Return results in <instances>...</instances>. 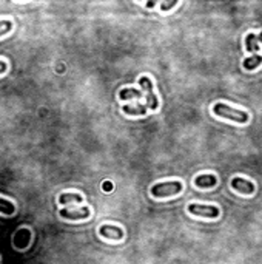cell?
<instances>
[{
    "label": "cell",
    "mask_w": 262,
    "mask_h": 264,
    "mask_svg": "<svg viewBox=\"0 0 262 264\" xmlns=\"http://www.w3.org/2000/svg\"><path fill=\"white\" fill-rule=\"evenodd\" d=\"M188 212L198 216H205V218H218L219 216V209L216 205H204V204H190Z\"/></svg>",
    "instance_id": "cell-3"
},
{
    "label": "cell",
    "mask_w": 262,
    "mask_h": 264,
    "mask_svg": "<svg viewBox=\"0 0 262 264\" xmlns=\"http://www.w3.org/2000/svg\"><path fill=\"white\" fill-rule=\"evenodd\" d=\"M146 105H138V107H131V105H125L123 111L125 114H131V116H144L146 114Z\"/></svg>",
    "instance_id": "cell-13"
},
{
    "label": "cell",
    "mask_w": 262,
    "mask_h": 264,
    "mask_svg": "<svg viewBox=\"0 0 262 264\" xmlns=\"http://www.w3.org/2000/svg\"><path fill=\"white\" fill-rule=\"evenodd\" d=\"M139 84L142 87V90L145 91V96H146V107H150L151 110H156L159 107V100L153 91V85H151V80L148 77H141L139 79Z\"/></svg>",
    "instance_id": "cell-4"
},
{
    "label": "cell",
    "mask_w": 262,
    "mask_h": 264,
    "mask_svg": "<svg viewBox=\"0 0 262 264\" xmlns=\"http://www.w3.org/2000/svg\"><path fill=\"white\" fill-rule=\"evenodd\" d=\"M258 39H259V42H262V33H261L259 36H258Z\"/></svg>",
    "instance_id": "cell-21"
},
{
    "label": "cell",
    "mask_w": 262,
    "mask_h": 264,
    "mask_svg": "<svg viewBox=\"0 0 262 264\" xmlns=\"http://www.w3.org/2000/svg\"><path fill=\"white\" fill-rule=\"evenodd\" d=\"M104 190H105V192L113 190V184H111V182H104Z\"/></svg>",
    "instance_id": "cell-19"
},
{
    "label": "cell",
    "mask_w": 262,
    "mask_h": 264,
    "mask_svg": "<svg viewBox=\"0 0 262 264\" xmlns=\"http://www.w3.org/2000/svg\"><path fill=\"white\" fill-rule=\"evenodd\" d=\"M176 5H177V0H173V2H170V3H168V2H164V3L161 5V9H162V11H168V9H172V8L176 6Z\"/></svg>",
    "instance_id": "cell-17"
},
{
    "label": "cell",
    "mask_w": 262,
    "mask_h": 264,
    "mask_svg": "<svg viewBox=\"0 0 262 264\" xmlns=\"http://www.w3.org/2000/svg\"><path fill=\"white\" fill-rule=\"evenodd\" d=\"M100 236L104 238H108V239H122L123 238V231L117 226H110V224H105L100 227L99 231Z\"/></svg>",
    "instance_id": "cell-7"
},
{
    "label": "cell",
    "mask_w": 262,
    "mask_h": 264,
    "mask_svg": "<svg viewBox=\"0 0 262 264\" xmlns=\"http://www.w3.org/2000/svg\"><path fill=\"white\" fill-rule=\"evenodd\" d=\"M31 241V231L28 229H20L14 235V247L16 249H27Z\"/></svg>",
    "instance_id": "cell-8"
},
{
    "label": "cell",
    "mask_w": 262,
    "mask_h": 264,
    "mask_svg": "<svg viewBox=\"0 0 262 264\" xmlns=\"http://www.w3.org/2000/svg\"><path fill=\"white\" fill-rule=\"evenodd\" d=\"M213 111H214L216 116H221V118H225V119H232V121L239 122V124H245L248 121V114L245 111L232 108L230 105H225V104H216Z\"/></svg>",
    "instance_id": "cell-1"
},
{
    "label": "cell",
    "mask_w": 262,
    "mask_h": 264,
    "mask_svg": "<svg viewBox=\"0 0 262 264\" xmlns=\"http://www.w3.org/2000/svg\"><path fill=\"white\" fill-rule=\"evenodd\" d=\"M16 212V205L5 199V198H0V213H3V215H13Z\"/></svg>",
    "instance_id": "cell-15"
},
{
    "label": "cell",
    "mask_w": 262,
    "mask_h": 264,
    "mask_svg": "<svg viewBox=\"0 0 262 264\" xmlns=\"http://www.w3.org/2000/svg\"><path fill=\"white\" fill-rule=\"evenodd\" d=\"M6 70H8V64L3 62V61H0V74H3Z\"/></svg>",
    "instance_id": "cell-18"
},
{
    "label": "cell",
    "mask_w": 262,
    "mask_h": 264,
    "mask_svg": "<svg viewBox=\"0 0 262 264\" xmlns=\"http://www.w3.org/2000/svg\"><path fill=\"white\" fill-rule=\"evenodd\" d=\"M216 182H218V178H216L214 175H199V176H196V179H195V184H196V187H199V189L213 187V186H216Z\"/></svg>",
    "instance_id": "cell-9"
},
{
    "label": "cell",
    "mask_w": 262,
    "mask_h": 264,
    "mask_svg": "<svg viewBox=\"0 0 262 264\" xmlns=\"http://www.w3.org/2000/svg\"><path fill=\"white\" fill-rule=\"evenodd\" d=\"M154 5H156L154 2H148V3H146V6H148V8H153Z\"/></svg>",
    "instance_id": "cell-20"
},
{
    "label": "cell",
    "mask_w": 262,
    "mask_h": 264,
    "mask_svg": "<svg viewBox=\"0 0 262 264\" xmlns=\"http://www.w3.org/2000/svg\"><path fill=\"white\" fill-rule=\"evenodd\" d=\"M119 98L122 100H128V99H141L142 93L136 88H122L119 91Z\"/></svg>",
    "instance_id": "cell-10"
},
{
    "label": "cell",
    "mask_w": 262,
    "mask_h": 264,
    "mask_svg": "<svg viewBox=\"0 0 262 264\" xmlns=\"http://www.w3.org/2000/svg\"><path fill=\"white\" fill-rule=\"evenodd\" d=\"M262 62V56L259 54H253L252 57H247V59L244 61V68L245 70H255V68H258Z\"/></svg>",
    "instance_id": "cell-12"
},
{
    "label": "cell",
    "mask_w": 262,
    "mask_h": 264,
    "mask_svg": "<svg viewBox=\"0 0 262 264\" xmlns=\"http://www.w3.org/2000/svg\"><path fill=\"white\" fill-rule=\"evenodd\" d=\"M11 30H13V22H11V20H2V22H0V36L8 34Z\"/></svg>",
    "instance_id": "cell-16"
},
{
    "label": "cell",
    "mask_w": 262,
    "mask_h": 264,
    "mask_svg": "<svg viewBox=\"0 0 262 264\" xmlns=\"http://www.w3.org/2000/svg\"><path fill=\"white\" fill-rule=\"evenodd\" d=\"M82 195L81 193H62L59 197L60 204H71V202H82Z\"/></svg>",
    "instance_id": "cell-11"
},
{
    "label": "cell",
    "mask_w": 262,
    "mask_h": 264,
    "mask_svg": "<svg viewBox=\"0 0 262 264\" xmlns=\"http://www.w3.org/2000/svg\"><path fill=\"white\" fill-rule=\"evenodd\" d=\"M180 190H182L180 181H170V182H159V184L153 186L151 193L156 198H165V197H173V195L179 193Z\"/></svg>",
    "instance_id": "cell-2"
},
{
    "label": "cell",
    "mask_w": 262,
    "mask_h": 264,
    "mask_svg": "<svg viewBox=\"0 0 262 264\" xmlns=\"http://www.w3.org/2000/svg\"><path fill=\"white\" fill-rule=\"evenodd\" d=\"M232 187L237 192H241L242 195H252L255 192V184L247 179L242 178H233L232 179Z\"/></svg>",
    "instance_id": "cell-6"
},
{
    "label": "cell",
    "mask_w": 262,
    "mask_h": 264,
    "mask_svg": "<svg viewBox=\"0 0 262 264\" xmlns=\"http://www.w3.org/2000/svg\"><path fill=\"white\" fill-rule=\"evenodd\" d=\"M89 215H91V210L88 207H82V209H77V210H70V209H62L60 210V216L65 218V220H71V221L87 220Z\"/></svg>",
    "instance_id": "cell-5"
},
{
    "label": "cell",
    "mask_w": 262,
    "mask_h": 264,
    "mask_svg": "<svg viewBox=\"0 0 262 264\" xmlns=\"http://www.w3.org/2000/svg\"><path fill=\"white\" fill-rule=\"evenodd\" d=\"M259 39H258V36H255V34L252 33V34H248L247 36V39H245V45H247V51H250V53H256L258 50H259Z\"/></svg>",
    "instance_id": "cell-14"
}]
</instances>
